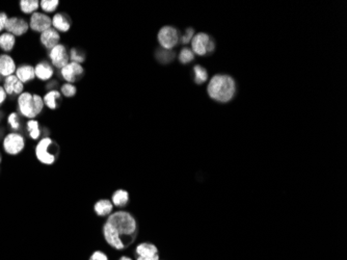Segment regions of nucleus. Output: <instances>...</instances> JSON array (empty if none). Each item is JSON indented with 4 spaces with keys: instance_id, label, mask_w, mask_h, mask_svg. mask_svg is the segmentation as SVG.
I'll list each match as a JSON object with an SVG mask.
<instances>
[{
    "instance_id": "e433bc0d",
    "label": "nucleus",
    "mask_w": 347,
    "mask_h": 260,
    "mask_svg": "<svg viewBox=\"0 0 347 260\" xmlns=\"http://www.w3.org/2000/svg\"><path fill=\"white\" fill-rule=\"evenodd\" d=\"M137 260H159V255H154L150 257H139Z\"/></svg>"
},
{
    "instance_id": "7ed1b4c3",
    "label": "nucleus",
    "mask_w": 347,
    "mask_h": 260,
    "mask_svg": "<svg viewBox=\"0 0 347 260\" xmlns=\"http://www.w3.org/2000/svg\"><path fill=\"white\" fill-rule=\"evenodd\" d=\"M19 112L28 119H35L44 109V101L37 94H30L28 92L22 93L18 98Z\"/></svg>"
},
{
    "instance_id": "20e7f679",
    "label": "nucleus",
    "mask_w": 347,
    "mask_h": 260,
    "mask_svg": "<svg viewBox=\"0 0 347 260\" xmlns=\"http://www.w3.org/2000/svg\"><path fill=\"white\" fill-rule=\"evenodd\" d=\"M191 50L194 54L203 56L215 50V43L209 35L200 33L194 35L191 40Z\"/></svg>"
},
{
    "instance_id": "6ab92c4d",
    "label": "nucleus",
    "mask_w": 347,
    "mask_h": 260,
    "mask_svg": "<svg viewBox=\"0 0 347 260\" xmlns=\"http://www.w3.org/2000/svg\"><path fill=\"white\" fill-rule=\"evenodd\" d=\"M135 253L138 254L139 257H150L158 254V249L156 248L155 244L150 242H143L137 247Z\"/></svg>"
},
{
    "instance_id": "2eb2a0df",
    "label": "nucleus",
    "mask_w": 347,
    "mask_h": 260,
    "mask_svg": "<svg viewBox=\"0 0 347 260\" xmlns=\"http://www.w3.org/2000/svg\"><path fill=\"white\" fill-rule=\"evenodd\" d=\"M16 64L9 54L0 55V75L8 77L16 72Z\"/></svg>"
},
{
    "instance_id": "473e14b6",
    "label": "nucleus",
    "mask_w": 347,
    "mask_h": 260,
    "mask_svg": "<svg viewBox=\"0 0 347 260\" xmlns=\"http://www.w3.org/2000/svg\"><path fill=\"white\" fill-rule=\"evenodd\" d=\"M193 36H194V30H193V28L188 27V28L185 30L184 35L180 38V40H181V42H182L183 44H188L189 42H191Z\"/></svg>"
},
{
    "instance_id": "423d86ee",
    "label": "nucleus",
    "mask_w": 347,
    "mask_h": 260,
    "mask_svg": "<svg viewBox=\"0 0 347 260\" xmlns=\"http://www.w3.org/2000/svg\"><path fill=\"white\" fill-rule=\"evenodd\" d=\"M54 147L53 141L50 137L42 139L36 148V155L38 159L44 164H52L55 161V155L51 148Z\"/></svg>"
},
{
    "instance_id": "72a5a7b5",
    "label": "nucleus",
    "mask_w": 347,
    "mask_h": 260,
    "mask_svg": "<svg viewBox=\"0 0 347 260\" xmlns=\"http://www.w3.org/2000/svg\"><path fill=\"white\" fill-rule=\"evenodd\" d=\"M89 260H108V257L106 256V254L105 253H103L101 251H97L92 256H90Z\"/></svg>"
},
{
    "instance_id": "9b49d317",
    "label": "nucleus",
    "mask_w": 347,
    "mask_h": 260,
    "mask_svg": "<svg viewBox=\"0 0 347 260\" xmlns=\"http://www.w3.org/2000/svg\"><path fill=\"white\" fill-rule=\"evenodd\" d=\"M29 24L26 20L19 17H12L8 19L6 29L7 33L12 34L15 37H21L27 33Z\"/></svg>"
},
{
    "instance_id": "39448f33",
    "label": "nucleus",
    "mask_w": 347,
    "mask_h": 260,
    "mask_svg": "<svg viewBox=\"0 0 347 260\" xmlns=\"http://www.w3.org/2000/svg\"><path fill=\"white\" fill-rule=\"evenodd\" d=\"M161 48L172 50L179 43L180 36L177 28L173 26H163L157 36Z\"/></svg>"
},
{
    "instance_id": "ddd939ff",
    "label": "nucleus",
    "mask_w": 347,
    "mask_h": 260,
    "mask_svg": "<svg viewBox=\"0 0 347 260\" xmlns=\"http://www.w3.org/2000/svg\"><path fill=\"white\" fill-rule=\"evenodd\" d=\"M59 39L60 37H59L58 32L52 27L47 30H45L44 33L41 34V37H40V41L42 45L48 50L53 49L55 46L58 45Z\"/></svg>"
},
{
    "instance_id": "dca6fc26",
    "label": "nucleus",
    "mask_w": 347,
    "mask_h": 260,
    "mask_svg": "<svg viewBox=\"0 0 347 260\" xmlns=\"http://www.w3.org/2000/svg\"><path fill=\"white\" fill-rule=\"evenodd\" d=\"M51 20L54 29L57 30V32L67 33L71 27V21L65 14H55Z\"/></svg>"
},
{
    "instance_id": "58836bf2",
    "label": "nucleus",
    "mask_w": 347,
    "mask_h": 260,
    "mask_svg": "<svg viewBox=\"0 0 347 260\" xmlns=\"http://www.w3.org/2000/svg\"><path fill=\"white\" fill-rule=\"evenodd\" d=\"M0 162H2V156H0Z\"/></svg>"
},
{
    "instance_id": "c9c22d12",
    "label": "nucleus",
    "mask_w": 347,
    "mask_h": 260,
    "mask_svg": "<svg viewBox=\"0 0 347 260\" xmlns=\"http://www.w3.org/2000/svg\"><path fill=\"white\" fill-rule=\"evenodd\" d=\"M7 99V93L4 89V86H0V105H2L5 100Z\"/></svg>"
},
{
    "instance_id": "5701e85b",
    "label": "nucleus",
    "mask_w": 347,
    "mask_h": 260,
    "mask_svg": "<svg viewBox=\"0 0 347 260\" xmlns=\"http://www.w3.org/2000/svg\"><path fill=\"white\" fill-rule=\"evenodd\" d=\"M129 201V194L127 191L118 190L112 195V204L118 207H124Z\"/></svg>"
},
{
    "instance_id": "4c0bfd02",
    "label": "nucleus",
    "mask_w": 347,
    "mask_h": 260,
    "mask_svg": "<svg viewBox=\"0 0 347 260\" xmlns=\"http://www.w3.org/2000/svg\"><path fill=\"white\" fill-rule=\"evenodd\" d=\"M119 260H132V259L129 258V257H127V256H123V257H121Z\"/></svg>"
},
{
    "instance_id": "c756f323",
    "label": "nucleus",
    "mask_w": 347,
    "mask_h": 260,
    "mask_svg": "<svg viewBox=\"0 0 347 260\" xmlns=\"http://www.w3.org/2000/svg\"><path fill=\"white\" fill-rule=\"evenodd\" d=\"M70 58L72 59V62L74 63H77V64H80V63H83L84 62V53L82 51H79L78 49L76 48H73L71 50V54H70Z\"/></svg>"
},
{
    "instance_id": "7c9ffc66",
    "label": "nucleus",
    "mask_w": 347,
    "mask_h": 260,
    "mask_svg": "<svg viewBox=\"0 0 347 260\" xmlns=\"http://www.w3.org/2000/svg\"><path fill=\"white\" fill-rule=\"evenodd\" d=\"M76 88H75L74 84L72 83H65L63 86H62V93L64 94V96L66 97H73L76 95Z\"/></svg>"
},
{
    "instance_id": "b1692460",
    "label": "nucleus",
    "mask_w": 347,
    "mask_h": 260,
    "mask_svg": "<svg viewBox=\"0 0 347 260\" xmlns=\"http://www.w3.org/2000/svg\"><path fill=\"white\" fill-rule=\"evenodd\" d=\"M155 56L157 58V60L161 64H170L171 62H173V59L175 58V52H173L172 50H168V49H163V48H159L156 50Z\"/></svg>"
},
{
    "instance_id": "393cba45",
    "label": "nucleus",
    "mask_w": 347,
    "mask_h": 260,
    "mask_svg": "<svg viewBox=\"0 0 347 260\" xmlns=\"http://www.w3.org/2000/svg\"><path fill=\"white\" fill-rule=\"evenodd\" d=\"M193 80L197 84H203L208 80V72L207 70L200 66L197 65L193 67Z\"/></svg>"
},
{
    "instance_id": "f704fd0d",
    "label": "nucleus",
    "mask_w": 347,
    "mask_h": 260,
    "mask_svg": "<svg viewBox=\"0 0 347 260\" xmlns=\"http://www.w3.org/2000/svg\"><path fill=\"white\" fill-rule=\"evenodd\" d=\"M8 19L9 17L6 13H0V32H3L4 29H6Z\"/></svg>"
},
{
    "instance_id": "aec40b11",
    "label": "nucleus",
    "mask_w": 347,
    "mask_h": 260,
    "mask_svg": "<svg viewBox=\"0 0 347 260\" xmlns=\"http://www.w3.org/2000/svg\"><path fill=\"white\" fill-rule=\"evenodd\" d=\"M113 208V204L108 200H100L95 204V212L100 217L109 216Z\"/></svg>"
},
{
    "instance_id": "0eeeda50",
    "label": "nucleus",
    "mask_w": 347,
    "mask_h": 260,
    "mask_svg": "<svg viewBox=\"0 0 347 260\" xmlns=\"http://www.w3.org/2000/svg\"><path fill=\"white\" fill-rule=\"evenodd\" d=\"M24 139L19 133H10L4 141V148L6 152L11 155H17L24 149Z\"/></svg>"
},
{
    "instance_id": "a878e982",
    "label": "nucleus",
    "mask_w": 347,
    "mask_h": 260,
    "mask_svg": "<svg viewBox=\"0 0 347 260\" xmlns=\"http://www.w3.org/2000/svg\"><path fill=\"white\" fill-rule=\"evenodd\" d=\"M40 3L37 0H22L20 2L21 11L25 14H34L39 9Z\"/></svg>"
},
{
    "instance_id": "9d476101",
    "label": "nucleus",
    "mask_w": 347,
    "mask_h": 260,
    "mask_svg": "<svg viewBox=\"0 0 347 260\" xmlns=\"http://www.w3.org/2000/svg\"><path fill=\"white\" fill-rule=\"evenodd\" d=\"M29 26L33 30H35V32L42 34L45 32V30L51 28L52 20L50 19V17L47 16L46 14L36 12L32 15V17H30Z\"/></svg>"
},
{
    "instance_id": "ea45409f",
    "label": "nucleus",
    "mask_w": 347,
    "mask_h": 260,
    "mask_svg": "<svg viewBox=\"0 0 347 260\" xmlns=\"http://www.w3.org/2000/svg\"><path fill=\"white\" fill-rule=\"evenodd\" d=\"M0 79H2V78H0Z\"/></svg>"
},
{
    "instance_id": "f3484780",
    "label": "nucleus",
    "mask_w": 347,
    "mask_h": 260,
    "mask_svg": "<svg viewBox=\"0 0 347 260\" xmlns=\"http://www.w3.org/2000/svg\"><path fill=\"white\" fill-rule=\"evenodd\" d=\"M16 76L22 83L32 81L36 78L35 68L32 66H29V65L20 66L19 68L16 69Z\"/></svg>"
},
{
    "instance_id": "6e6552de",
    "label": "nucleus",
    "mask_w": 347,
    "mask_h": 260,
    "mask_svg": "<svg viewBox=\"0 0 347 260\" xmlns=\"http://www.w3.org/2000/svg\"><path fill=\"white\" fill-rule=\"evenodd\" d=\"M103 235L105 240H106L112 248L117 250H123L126 247V244L124 243L122 238H121L120 234L115 230V228L108 222H106V224L103 227Z\"/></svg>"
},
{
    "instance_id": "4be33fe9",
    "label": "nucleus",
    "mask_w": 347,
    "mask_h": 260,
    "mask_svg": "<svg viewBox=\"0 0 347 260\" xmlns=\"http://www.w3.org/2000/svg\"><path fill=\"white\" fill-rule=\"evenodd\" d=\"M15 44H16V38L12 34L5 33L3 35H0V48L4 51L10 52L14 48Z\"/></svg>"
},
{
    "instance_id": "f257e3e1",
    "label": "nucleus",
    "mask_w": 347,
    "mask_h": 260,
    "mask_svg": "<svg viewBox=\"0 0 347 260\" xmlns=\"http://www.w3.org/2000/svg\"><path fill=\"white\" fill-rule=\"evenodd\" d=\"M207 93L211 99L219 103L230 102L236 93V83L230 75L217 74L210 79Z\"/></svg>"
},
{
    "instance_id": "cd10ccee",
    "label": "nucleus",
    "mask_w": 347,
    "mask_h": 260,
    "mask_svg": "<svg viewBox=\"0 0 347 260\" xmlns=\"http://www.w3.org/2000/svg\"><path fill=\"white\" fill-rule=\"evenodd\" d=\"M193 58H194V53L192 52L191 49L187 47L181 50L179 54V62L181 64H189L190 62H192Z\"/></svg>"
},
{
    "instance_id": "f8f14e48",
    "label": "nucleus",
    "mask_w": 347,
    "mask_h": 260,
    "mask_svg": "<svg viewBox=\"0 0 347 260\" xmlns=\"http://www.w3.org/2000/svg\"><path fill=\"white\" fill-rule=\"evenodd\" d=\"M83 75V68L80 66V64L71 62L67 66H65L62 69V76L63 78L68 83H73L75 81L79 80Z\"/></svg>"
},
{
    "instance_id": "f03ea898",
    "label": "nucleus",
    "mask_w": 347,
    "mask_h": 260,
    "mask_svg": "<svg viewBox=\"0 0 347 260\" xmlns=\"http://www.w3.org/2000/svg\"><path fill=\"white\" fill-rule=\"evenodd\" d=\"M107 222L115 228V230L123 241V236H125L126 238H130L131 240L135 231H137V222H135V219L132 217V215H130L127 211L121 210L111 213L108 217Z\"/></svg>"
},
{
    "instance_id": "1a4fd4ad",
    "label": "nucleus",
    "mask_w": 347,
    "mask_h": 260,
    "mask_svg": "<svg viewBox=\"0 0 347 260\" xmlns=\"http://www.w3.org/2000/svg\"><path fill=\"white\" fill-rule=\"evenodd\" d=\"M49 56L52 65L57 69H63L65 66L69 64L70 56L64 45L58 44L57 46H55L53 49L50 50Z\"/></svg>"
},
{
    "instance_id": "4468645a",
    "label": "nucleus",
    "mask_w": 347,
    "mask_h": 260,
    "mask_svg": "<svg viewBox=\"0 0 347 260\" xmlns=\"http://www.w3.org/2000/svg\"><path fill=\"white\" fill-rule=\"evenodd\" d=\"M4 89L6 91L7 95H21L24 85L23 83L17 78L16 75H11L6 77Z\"/></svg>"
},
{
    "instance_id": "c85d7f7f",
    "label": "nucleus",
    "mask_w": 347,
    "mask_h": 260,
    "mask_svg": "<svg viewBox=\"0 0 347 260\" xmlns=\"http://www.w3.org/2000/svg\"><path fill=\"white\" fill-rule=\"evenodd\" d=\"M58 4L59 3L57 2V0H42V2L40 3V7L44 12L52 13L57 9Z\"/></svg>"
},
{
    "instance_id": "bb28decb",
    "label": "nucleus",
    "mask_w": 347,
    "mask_h": 260,
    "mask_svg": "<svg viewBox=\"0 0 347 260\" xmlns=\"http://www.w3.org/2000/svg\"><path fill=\"white\" fill-rule=\"evenodd\" d=\"M27 130L29 132L30 137H32L33 140H38L39 136L41 134L40 131V127H39V123L36 120H30L27 122Z\"/></svg>"
},
{
    "instance_id": "a211bd4d",
    "label": "nucleus",
    "mask_w": 347,
    "mask_h": 260,
    "mask_svg": "<svg viewBox=\"0 0 347 260\" xmlns=\"http://www.w3.org/2000/svg\"><path fill=\"white\" fill-rule=\"evenodd\" d=\"M53 73V68L47 62H42L35 68L36 77L41 80H49L50 78H52Z\"/></svg>"
},
{
    "instance_id": "2f4dec72",
    "label": "nucleus",
    "mask_w": 347,
    "mask_h": 260,
    "mask_svg": "<svg viewBox=\"0 0 347 260\" xmlns=\"http://www.w3.org/2000/svg\"><path fill=\"white\" fill-rule=\"evenodd\" d=\"M8 122L9 124L11 125V127L15 130H18L20 128V120H19V116L16 113H13L9 116L8 118Z\"/></svg>"
},
{
    "instance_id": "412c9836",
    "label": "nucleus",
    "mask_w": 347,
    "mask_h": 260,
    "mask_svg": "<svg viewBox=\"0 0 347 260\" xmlns=\"http://www.w3.org/2000/svg\"><path fill=\"white\" fill-rule=\"evenodd\" d=\"M44 105H46L50 110H55L57 108V101H60V93L58 91L52 90L45 95L44 99Z\"/></svg>"
}]
</instances>
